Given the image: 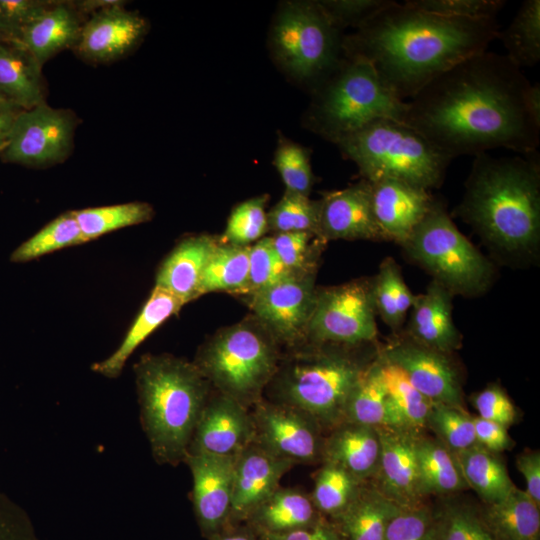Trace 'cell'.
Returning <instances> with one entry per match:
<instances>
[{"label": "cell", "instance_id": "1", "mask_svg": "<svg viewBox=\"0 0 540 540\" xmlns=\"http://www.w3.org/2000/svg\"><path fill=\"white\" fill-rule=\"evenodd\" d=\"M530 84L506 55L486 50L419 90L407 101L403 123L452 159L498 148L533 153L540 123L528 108Z\"/></svg>", "mask_w": 540, "mask_h": 540}, {"label": "cell", "instance_id": "2", "mask_svg": "<svg viewBox=\"0 0 540 540\" xmlns=\"http://www.w3.org/2000/svg\"><path fill=\"white\" fill-rule=\"evenodd\" d=\"M499 31L497 19L446 17L390 0L342 40V50L370 63L384 87L407 101L439 74L486 51Z\"/></svg>", "mask_w": 540, "mask_h": 540}, {"label": "cell", "instance_id": "3", "mask_svg": "<svg viewBox=\"0 0 540 540\" xmlns=\"http://www.w3.org/2000/svg\"><path fill=\"white\" fill-rule=\"evenodd\" d=\"M522 156H474L455 212L482 239L510 256L534 253L540 241V162Z\"/></svg>", "mask_w": 540, "mask_h": 540}, {"label": "cell", "instance_id": "4", "mask_svg": "<svg viewBox=\"0 0 540 540\" xmlns=\"http://www.w3.org/2000/svg\"><path fill=\"white\" fill-rule=\"evenodd\" d=\"M140 421L158 464L184 462L211 384L197 366L171 354H145L134 365Z\"/></svg>", "mask_w": 540, "mask_h": 540}, {"label": "cell", "instance_id": "5", "mask_svg": "<svg viewBox=\"0 0 540 540\" xmlns=\"http://www.w3.org/2000/svg\"><path fill=\"white\" fill-rule=\"evenodd\" d=\"M356 347L305 343L291 349L265 390L267 400L296 407L330 431L344 421L348 396L371 361L357 356Z\"/></svg>", "mask_w": 540, "mask_h": 540}, {"label": "cell", "instance_id": "6", "mask_svg": "<svg viewBox=\"0 0 540 540\" xmlns=\"http://www.w3.org/2000/svg\"><path fill=\"white\" fill-rule=\"evenodd\" d=\"M336 144L365 180L394 179L427 191L441 185L452 160L413 128L392 119L376 120Z\"/></svg>", "mask_w": 540, "mask_h": 540}, {"label": "cell", "instance_id": "7", "mask_svg": "<svg viewBox=\"0 0 540 540\" xmlns=\"http://www.w3.org/2000/svg\"><path fill=\"white\" fill-rule=\"evenodd\" d=\"M279 346L252 316L217 331L198 349L193 363L216 392L251 409L263 399L278 369Z\"/></svg>", "mask_w": 540, "mask_h": 540}, {"label": "cell", "instance_id": "8", "mask_svg": "<svg viewBox=\"0 0 540 540\" xmlns=\"http://www.w3.org/2000/svg\"><path fill=\"white\" fill-rule=\"evenodd\" d=\"M406 107L407 101L384 87L370 63L347 58L321 83L311 122L315 131L336 143L376 120L403 122Z\"/></svg>", "mask_w": 540, "mask_h": 540}, {"label": "cell", "instance_id": "9", "mask_svg": "<svg viewBox=\"0 0 540 540\" xmlns=\"http://www.w3.org/2000/svg\"><path fill=\"white\" fill-rule=\"evenodd\" d=\"M402 246L452 294L480 295L493 279L490 261L459 231L439 201L434 200Z\"/></svg>", "mask_w": 540, "mask_h": 540}, {"label": "cell", "instance_id": "10", "mask_svg": "<svg viewBox=\"0 0 540 540\" xmlns=\"http://www.w3.org/2000/svg\"><path fill=\"white\" fill-rule=\"evenodd\" d=\"M278 62L296 78L320 81L339 64L342 41L319 2H293L278 12L271 32Z\"/></svg>", "mask_w": 540, "mask_h": 540}, {"label": "cell", "instance_id": "11", "mask_svg": "<svg viewBox=\"0 0 540 540\" xmlns=\"http://www.w3.org/2000/svg\"><path fill=\"white\" fill-rule=\"evenodd\" d=\"M372 279H355L316 291L307 343L361 346L374 342Z\"/></svg>", "mask_w": 540, "mask_h": 540}, {"label": "cell", "instance_id": "12", "mask_svg": "<svg viewBox=\"0 0 540 540\" xmlns=\"http://www.w3.org/2000/svg\"><path fill=\"white\" fill-rule=\"evenodd\" d=\"M76 116L46 102L17 115L5 149V162L27 167H47L63 162L70 154Z\"/></svg>", "mask_w": 540, "mask_h": 540}, {"label": "cell", "instance_id": "13", "mask_svg": "<svg viewBox=\"0 0 540 540\" xmlns=\"http://www.w3.org/2000/svg\"><path fill=\"white\" fill-rule=\"evenodd\" d=\"M316 271L292 273L249 296L253 316L279 345L289 349L307 343V330L314 310Z\"/></svg>", "mask_w": 540, "mask_h": 540}, {"label": "cell", "instance_id": "14", "mask_svg": "<svg viewBox=\"0 0 540 540\" xmlns=\"http://www.w3.org/2000/svg\"><path fill=\"white\" fill-rule=\"evenodd\" d=\"M254 442L294 464L322 462L323 428L306 412L266 399L251 409Z\"/></svg>", "mask_w": 540, "mask_h": 540}, {"label": "cell", "instance_id": "15", "mask_svg": "<svg viewBox=\"0 0 540 540\" xmlns=\"http://www.w3.org/2000/svg\"><path fill=\"white\" fill-rule=\"evenodd\" d=\"M378 354L398 366L431 402L463 407L459 376L448 354L426 347L408 336L389 342Z\"/></svg>", "mask_w": 540, "mask_h": 540}, {"label": "cell", "instance_id": "16", "mask_svg": "<svg viewBox=\"0 0 540 540\" xmlns=\"http://www.w3.org/2000/svg\"><path fill=\"white\" fill-rule=\"evenodd\" d=\"M236 456L187 454L193 479L192 501L200 532L207 540L229 526Z\"/></svg>", "mask_w": 540, "mask_h": 540}, {"label": "cell", "instance_id": "17", "mask_svg": "<svg viewBox=\"0 0 540 540\" xmlns=\"http://www.w3.org/2000/svg\"><path fill=\"white\" fill-rule=\"evenodd\" d=\"M250 409L216 392L210 395L194 429L188 454L237 456L254 442Z\"/></svg>", "mask_w": 540, "mask_h": 540}, {"label": "cell", "instance_id": "18", "mask_svg": "<svg viewBox=\"0 0 540 540\" xmlns=\"http://www.w3.org/2000/svg\"><path fill=\"white\" fill-rule=\"evenodd\" d=\"M376 429L381 448L373 485L401 507L423 503L416 450L417 437L421 433L392 426Z\"/></svg>", "mask_w": 540, "mask_h": 540}, {"label": "cell", "instance_id": "19", "mask_svg": "<svg viewBox=\"0 0 540 540\" xmlns=\"http://www.w3.org/2000/svg\"><path fill=\"white\" fill-rule=\"evenodd\" d=\"M318 235L330 240H385L375 220L370 182L363 179L321 199Z\"/></svg>", "mask_w": 540, "mask_h": 540}, {"label": "cell", "instance_id": "20", "mask_svg": "<svg viewBox=\"0 0 540 540\" xmlns=\"http://www.w3.org/2000/svg\"><path fill=\"white\" fill-rule=\"evenodd\" d=\"M295 464L253 442L235 459L231 524L244 523L250 513L278 487Z\"/></svg>", "mask_w": 540, "mask_h": 540}, {"label": "cell", "instance_id": "21", "mask_svg": "<svg viewBox=\"0 0 540 540\" xmlns=\"http://www.w3.org/2000/svg\"><path fill=\"white\" fill-rule=\"evenodd\" d=\"M146 21L137 13L114 5L98 11L83 23L74 48L92 62H110L129 52L144 36Z\"/></svg>", "mask_w": 540, "mask_h": 540}, {"label": "cell", "instance_id": "22", "mask_svg": "<svg viewBox=\"0 0 540 540\" xmlns=\"http://www.w3.org/2000/svg\"><path fill=\"white\" fill-rule=\"evenodd\" d=\"M375 220L385 240L402 245L429 212L434 198L420 187L394 179L370 182Z\"/></svg>", "mask_w": 540, "mask_h": 540}, {"label": "cell", "instance_id": "23", "mask_svg": "<svg viewBox=\"0 0 540 540\" xmlns=\"http://www.w3.org/2000/svg\"><path fill=\"white\" fill-rule=\"evenodd\" d=\"M452 296L432 280L424 293L414 296L407 336L444 354L458 349L461 337L452 319Z\"/></svg>", "mask_w": 540, "mask_h": 540}, {"label": "cell", "instance_id": "24", "mask_svg": "<svg viewBox=\"0 0 540 540\" xmlns=\"http://www.w3.org/2000/svg\"><path fill=\"white\" fill-rule=\"evenodd\" d=\"M380 448L376 427L343 421L324 437L322 462L338 465L367 482L377 473Z\"/></svg>", "mask_w": 540, "mask_h": 540}, {"label": "cell", "instance_id": "25", "mask_svg": "<svg viewBox=\"0 0 540 540\" xmlns=\"http://www.w3.org/2000/svg\"><path fill=\"white\" fill-rule=\"evenodd\" d=\"M219 244V238L198 234L182 239L160 265L155 286L180 298L185 304L199 297L204 268Z\"/></svg>", "mask_w": 540, "mask_h": 540}, {"label": "cell", "instance_id": "26", "mask_svg": "<svg viewBox=\"0 0 540 540\" xmlns=\"http://www.w3.org/2000/svg\"><path fill=\"white\" fill-rule=\"evenodd\" d=\"M82 25L70 2L53 1L23 30L18 44L43 67L54 55L76 45Z\"/></svg>", "mask_w": 540, "mask_h": 540}, {"label": "cell", "instance_id": "27", "mask_svg": "<svg viewBox=\"0 0 540 540\" xmlns=\"http://www.w3.org/2000/svg\"><path fill=\"white\" fill-rule=\"evenodd\" d=\"M322 518L310 495L299 489L278 487L244 523L257 535L280 534L311 527Z\"/></svg>", "mask_w": 540, "mask_h": 540}, {"label": "cell", "instance_id": "28", "mask_svg": "<svg viewBox=\"0 0 540 540\" xmlns=\"http://www.w3.org/2000/svg\"><path fill=\"white\" fill-rule=\"evenodd\" d=\"M42 66L20 44L0 42V100L21 110L45 102Z\"/></svg>", "mask_w": 540, "mask_h": 540}, {"label": "cell", "instance_id": "29", "mask_svg": "<svg viewBox=\"0 0 540 540\" xmlns=\"http://www.w3.org/2000/svg\"><path fill=\"white\" fill-rule=\"evenodd\" d=\"M184 305L177 296L155 286L119 347L91 369L106 378H117L136 348Z\"/></svg>", "mask_w": 540, "mask_h": 540}, {"label": "cell", "instance_id": "30", "mask_svg": "<svg viewBox=\"0 0 540 540\" xmlns=\"http://www.w3.org/2000/svg\"><path fill=\"white\" fill-rule=\"evenodd\" d=\"M402 508L364 482L349 506L330 522L341 540H384L389 521Z\"/></svg>", "mask_w": 540, "mask_h": 540}, {"label": "cell", "instance_id": "31", "mask_svg": "<svg viewBox=\"0 0 540 540\" xmlns=\"http://www.w3.org/2000/svg\"><path fill=\"white\" fill-rule=\"evenodd\" d=\"M379 375L385 389L388 425L421 433L426 428L431 402L410 382L395 364L376 355Z\"/></svg>", "mask_w": 540, "mask_h": 540}, {"label": "cell", "instance_id": "32", "mask_svg": "<svg viewBox=\"0 0 540 540\" xmlns=\"http://www.w3.org/2000/svg\"><path fill=\"white\" fill-rule=\"evenodd\" d=\"M495 540H540L539 506L516 486L495 503L479 511Z\"/></svg>", "mask_w": 540, "mask_h": 540}, {"label": "cell", "instance_id": "33", "mask_svg": "<svg viewBox=\"0 0 540 540\" xmlns=\"http://www.w3.org/2000/svg\"><path fill=\"white\" fill-rule=\"evenodd\" d=\"M453 453L467 487L472 488L485 504L500 501L515 486L497 453L478 444Z\"/></svg>", "mask_w": 540, "mask_h": 540}, {"label": "cell", "instance_id": "34", "mask_svg": "<svg viewBox=\"0 0 540 540\" xmlns=\"http://www.w3.org/2000/svg\"><path fill=\"white\" fill-rule=\"evenodd\" d=\"M420 492L424 498L467 488L454 453L438 439L417 437Z\"/></svg>", "mask_w": 540, "mask_h": 540}, {"label": "cell", "instance_id": "35", "mask_svg": "<svg viewBox=\"0 0 540 540\" xmlns=\"http://www.w3.org/2000/svg\"><path fill=\"white\" fill-rule=\"evenodd\" d=\"M250 246L219 242L202 273L199 296L220 291L243 295L248 283Z\"/></svg>", "mask_w": 540, "mask_h": 540}, {"label": "cell", "instance_id": "36", "mask_svg": "<svg viewBox=\"0 0 540 540\" xmlns=\"http://www.w3.org/2000/svg\"><path fill=\"white\" fill-rule=\"evenodd\" d=\"M498 38L517 67H532L540 60V0H525Z\"/></svg>", "mask_w": 540, "mask_h": 540}, {"label": "cell", "instance_id": "37", "mask_svg": "<svg viewBox=\"0 0 540 540\" xmlns=\"http://www.w3.org/2000/svg\"><path fill=\"white\" fill-rule=\"evenodd\" d=\"M344 421L372 427L388 425L387 397L376 356L362 371L348 396Z\"/></svg>", "mask_w": 540, "mask_h": 540}, {"label": "cell", "instance_id": "38", "mask_svg": "<svg viewBox=\"0 0 540 540\" xmlns=\"http://www.w3.org/2000/svg\"><path fill=\"white\" fill-rule=\"evenodd\" d=\"M372 292L376 313L388 327L398 330L412 307L414 295L394 259L382 261L377 275L372 279Z\"/></svg>", "mask_w": 540, "mask_h": 540}, {"label": "cell", "instance_id": "39", "mask_svg": "<svg viewBox=\"0 0 540 540\" xmlns=\"http://www.w3.org/2000/svg\"><path fill=\"white\" fill-rule=\"evenodd\" d=\"M84 243L125 227L150 221L153 207L146 202H129L116 205L74 210Z\"/></svg>", "mask_w": 540, "mask_h": 540}, {"label": "cell", "instance_id": "40", "mask_svg": "<svg viewBox=\"0 0 540 540\" xmlns=\"http://www.w3.org/2000/svg\"><path fill=\"white\" fill-rule=\"evenodd\" d=\"M322 463L315 474L310 497L320 515L330 521L349 506L364 482L338 465Z\"/></svg>", "mask_w": 540, "mask_h": 540}, {"label": "cell", "instance_id": "41", "mask_svg": "<svg viewBox=\"0 0 540 540\" xmlns=\"http://www.w3.org/2000/svg\"><path fill=\"white\" fill-rule=\"evenodd\" d=\"M74 211H66L20 244L11 254L14 263H24L51 252L83 244Z\"/></svg>", "mask_w": 540, "mask_h": 540}, {"label": "cell", "instance_id": "42", "mask_svg": "<svg viewBox=\"0 0 540 540\" xmlns=\"http://www.w3.org/2000/svg\"><path fill=\"white\" fill-rule=\"evenodd\" d=\"M320 207V200L285 191L267 213L268 228L276 233L310 232L318 235Z\"/></svg>", "mask_w": 540, "mask_h": 540}, {"label": "cell", "instance_id": "43", "mask_svg": "<svg viewBox=\"0 0 540 540\" xmlns=\"http://www.w3.org/2000/svg\"><path fill=\"white\" fill-rule=\"evenodd\" d=\"M267 195L252 197L239 203L231 212L224 233L218 237L222 244L250 246L269 230Z\"/></svg>", "mask_w": 540, "mask_h": 540}, {"label": "cell", "instance_id": "44", "mask_svg": "<svg viewBox=\"0 0 540 540\" xmlns=\"http://www.w3.org/2000/svg\"><path fill=\"white\" fill-rule=\"evenodd\" d=\"M429 428L450 451L458 452L476 444L473 417L463 407L433 403L427 417Z\"/></svg>", "mask_w": 540, "mask_h": 540}, {"label": "cell", "instance_id": "45", "mask_svg": "<svg viewBox=\"0 0 540 540\" xmlns=\"http://www.w3.org/2000/svg\"><path fill=\"white\" fill-rule=\"evenodd\" d=\"M279 259L291 273L317 271L318 260L326 242L310 232L276 233L271 237Z\"/></svg>", "mask_w": 540, "mask_h": 540}, {"label": "cell", "instance_id": "46", "mask_svg": "<svg viewBox=\"0 0 540 540\" xmlns=\"http://www.w3.org/2000/svg\"><path fill=\"white\" fill-rule=\"evenodd\" d=\"M274 165L286 187L285 191L310 195L315 178L308 149L288 139H281L275 151Z\"/></svg>", "mask_w": 540, "mask_h": 540}, {"label": "cell", "instance_id": "47", "mask_svg": "<svg viewBox=\"0 0 540 540\" xmlns=\"http://www.w3.org/2000/svg\"><path fill=\"white\" fill-rule=\"evenodd\" d=\"M438 540H495L479 511L464 504L451 503L437 512Z\"/></svg>", "mask_w": 540, "mask_h": 540}, {"label": "cell", "instance_id": "48", "mask_svg": "<svg viewBox=\"0 0 540 540\" xmlns=\"http://www.w3.org/2000/svg\"><path fill=\"white\" fill-rule=\"evenodd\" d=\"M384 540H438V517L421 503L403 507L388 523Z\"/></svg>", "mask_w": 540, "mask_h": 540}, {"label": "cell", "instance_id": "49", "mask_svg": "<svg viewBox=\"0 0 540 540\" xmlns=\"http://www.w3.org/2000/svg\"><path fill=\"white\" fill-rule=\"evenodd\" d=\"M290 274L276 254L271 237H263L250 246L248 283L243 295L250 296Z\"/></svg>", "mask_w": 540, "mask_h": 540}, {"label": "cell", "instance_id": "50", "mask_svg": "<svg viewBox=\"0 0 540 540\" xmlns=\"http://www.w3.org/2000/svg\"><path fill=\"white\" fill-rule=\"evenodd\" d=\"M406 2L432 14L467 19H496L505 5L503 0H407Z\"/></svg>", "mask_w": 540, "mask_h": 540}, {"label": "cell", "instance_id": "51", "mask_svg": "<svg viewBox=\"0 0 540 540\" xmlns=\"http://www.w3.org/2000/svg\"><path fill=\"white\" fill-rule=\"evenodd\" d=\"M53 1L0 0V36L6 42L18 43L23 30Z\"/></svg>", "mask_w": 540, "mask_h": 540}, {"label": "cell", "instance_id": "52", "mask_svg": "<svg viewBox=\"0 0 540 540\" xmlns=\"http://www.w3.org/2000/svg\"><path fill=\"white\" fill-rule=\"evenodd\" d=\"M390 0H329L319 4L333 24L340 28L353 25L359 28Z\"/></svg>", "mask_w": 540, "mask_h": 540}, {"label": "cell", "instance_id": "53", "mask_svg": "<svg viewBox=\"0 0 540 540\" xmlns=\"http://www.w3.org/2000/svg\"><path fill=\"white\" fill-rule=\"evenodd\" d=\"M479 417L496 422L506 428L517 418L514 404L506 392L497 384H492L476 393L472 398Z\"/></svg>", "mask_w": 540, "mask_h": 540}, {"label": "cell", "instance_id": "54", "mask_svg": "<svg viewBox=\"0 0 540 540\" xmlns=\"http://www.w3.org/2000/svg\"><path fill=\"white\" fill-rule=\"evenodd\" d=\"M0 540H40L28 513L0 491Z\"/></svg>", "mask_w": 540, "mask_h": 540}, {"label": "cell", "instance_id": "55", "mask_svg": "<svg viewBox=\"0 0 540 540\" xmlns=\"http://www.w3.org/2000/svg\"><path fill=\"white\" fill-rule=\"evenodd\" d=\"M473 424L476 444L494 453L511 448L512 439L506 427L479 416L473 417Z\"/></svg>", "mask_w": 540, "mask_h": 540}, {"label": "cell", "instance_id": "56", "mask_svg": "<svg viewBox=\"0 0 540 540\" xmlns=\"http://www.w3.org/2000/svg\"><path fill=\"white\" fill-rule=\"evenodd\" d=\"M260 540H341L335 526L322 518L315 525L280 534H260Z\"/></svg>", "mask_w": 540, "mask_h": 540}, {"label": "cell", "instance_id": "57", "mask_svg": "<svg viewBox=\"0 0 540 540\" xmlns=\"http://www.w3.org/2000/svg\"><path fill=\"white\" fill-rule=\"evenodd\" d=\"M516 466L523 475L526 492L540 506V453L539 450H525L518 455Z\"/></svg>", "mask_w": 540, "mask_h": 540}, {"label": "cell", "instance_id": "58", "mask_svg": "<svg viewBox=\"0 0 540 540\" xmlns=\"http://www.w3.org/2000/svg\"><path fill=\"white\" fill-rule=\"evenodd\" d=\"M20 111V108L0 100V153L7 146L12 126Z\"/></svg>", "mask_w": 540, "mask_h": 540}, {"label": "cell", "instance_id": "59", "mask_svg": "<svg viewBox=\"0 0 540 540\" xmlns=\"http://www.w3.org/2000/svg\"><path fill=\"white\" fill-rule=\"evenodd\" d=\"M208 540H260L258 535L245 523L230 524Z\"/></svg>", "mask_w": 540, "mask_h": 540}, {"label": "cell", "instance_id": "60", "mask_svg": "<svg viewBox=\"0 0 540 540\" xmlns=\"http://www.w3.org/2000/svg\"><path fill=\"white\" fill-rule=\"evenodd\" d=\"M74 9L80 14H94L98 11L112 7L114 5L123 4L121 0H78L70 2Z\"/></svg>", "mask_w": 540, "mask_h": 540}, {"label": "cell", "instance_id": "61", "mask_svg": "<svg viewBox=\"0 0 540 540\" xmlns=\"http://www.w3.org/2000/svg\"><path fill=\"white\" fill-rule=\"evenodd\" d=\"M527 104L533 118L540 123V84H530L527 92Z\"/></svg>", "mask_w": 540, "mask_h": 540}, {"label": "cell", "instance_id": "62", "mask_svg": "<svg viewBox=\"0 0 540 540\" xmlns=\"http://www.w3.org/2000/svg\"><path fill=\"white\" fill-rule=\"evenodd\" d=\"M1 41H4V40H3V38L0 36V42H1ZM4 42H6V41H4Z\"/></svg>", "mask_w": 540, "mask_h": 540}]
</instances>
